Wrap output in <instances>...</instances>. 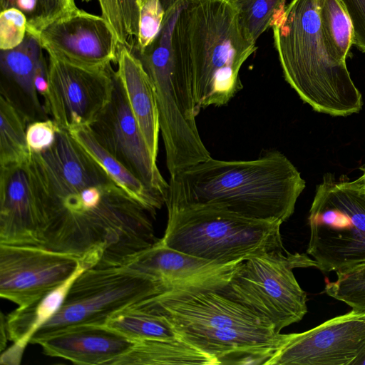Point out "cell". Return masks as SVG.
<instances>
[{
  "mask_svg": "<svg viewBox=\"0 0 365 365\" xmlns=\"http://www.w3.org/2000/svg\"><path fill=\"white\" fill-rule=\"evenodd\" d=\"M165 205L213 204L261 220H287L305 181L277 150L255 160L212 157L170 176Z\"/></svg>",
  "mask_w": 365,
  "mask_h": 365,
  "instance_id": "cell-2",
  "label": "cell"
},
{
  "mask_svg": "<svg viewBox=\"0 0 365 365\" xmlns=\"http://www.w3.org/2000/svg\"><path fill=\"white\" fill-rule=\"evenodd\" d=\"M351 365H365V346L357 356L351 361Z\"/></svg>",
  "mask_w": 365,
  "mask_h": 365,
  "instance_id": "cell-35",
  "label": "cell"
},
{
  "mask_svg": "<svg viewBox=\"0 0 365 365\" xmlns=\"http://www.w3.org/2000/svg\"><path fill=\"white\" fill-rule=\"evenodd\" d=\"M354 181L356 185L365 192V169L361 176Z\"/></svg>",
  "mask_w": 365,
  "mask_h": 365,
  "instance_id": "cell-36",
  "label": "cell"
},
{
  "mask_svg": "<svg viewBox=\"0 0 365 365\" xmlns=\"http://www.w3.org/2000/svg\"><path fill=\"white\" fill-rule=\"evenodd\" d=\"M305 253L273 250L242 261L220 292L270 323L277 333L307 312L306 292L294 268L317 267Z\"/></svg>",
  "mask_w": 365,
  "mask_h": 365,
  "instance_id": "cell-7",
  "label": "cell"
},
{
  "mask_svg": "<svg viewBox=\"0 0 365 365\" xmlns=\"http://www.w3.org/2000/svg\"><path fill=\"white\" fill-rule=\"evenodd\" d=\"M86 269L79 268L63 283L33 303L18 307L6 317L8 339L25 349L37 330L59 310L76 279Z\"/></svg>",
  "mask_w": 365,
  "mask_h": 365,
  "instance_id": "cell-20",
  "label": "cell"
},
{
  "mask_svg": "<svg viewBox=\"0 0 365 365\" xmlns=\"http://www.w3.org/2000/svg\"><path fill=\"white\" fill-rule=\"evenodd\" d=\"M106 326L133 340L182 338L163 315L133 304L115 312Z\"/></svg>",
  "mask_w": 365,
  "mask_h": 365,
  "instance_id": "cell-23",
  "label": "cell"
},
{
  "mask_svg": "<svg viewBox=\"0 0 365 365\" xmlns=\"http://www.w3.org/2000/svg\"><path fill=\"white\" fill-rule=\"evenodd\" d=\"M352 23L354 43L365 53V0H341Z\"/></svg>",
  "mask_w": 365,
  "mask_h": 365,
  "instance_id": "cell-32",
  "label": "cell"
},
{
  "mask_svg": "<svg viewBox=\"0 0 365 365\" xmlns=\"http://www.w3.org/2000/svg\"><path fill=\"white\" fill-rule=\"evenodd\" d=\"M43 353L76 364L115 365L135 341L106 325L81 324L67 327L38 341Z\"/></svg>",
  "mask_w": 365,
  "mask_h": 365,
  "instance_id": "cell-17",
  "label": "cell"
},
{
  "mask_svg": "<svg viewBox=\"0 0 365 365\" xmlns=\"http://www.w3.org/2000/svg\"><path fill=\"white\" fill-rule=\"evenodd\" d=\"M202 364L219 365L218 361L183 338L178 339H143L135 341L132 349L115 365Z\"/></svg>",
  "mask_w": 365,
  "mask_h": 365,
  "instance_id": "cell-22",
  "label": "cell"
},
{
  "mask_svg": "<svg viewBox=\"0 0 365 365\" xmlns=\"http://www.w3.org/2000/svg\"><path fill=\"white\" fill-rule=\"evenodd\" d=\"M81 264L71 254L0 244V296L19 307L28 306L63 283Z\"/></svg>",
  "mask_w": 365,
  "mask_h": 365,
  "instance_id": "cell-12",
  "label": "cell"
},
{
  "mask_svg": "<svg viewBox=\"0 0 365 365\" xmlns=\"http://www.w3.org/2000/svg\"><path fill=\"white\" fill-rule=\"evenodd\" d=\"M41 227L40 247L71 254L86 268L124 265L158 241L150 217L74 140L61 129L53 144L31 153Z\"/></svg>",
  "mask_w": 365,
  "mask_h": 365,
  "instance_id": "cell-1",
  "label": "cell"
},
{
  "mask_svg": "<svg viewBox=\"0 0 365 365\" xmlns=\"http://www.w3.org/2000/svg\"><path fill=\"white\" fill-rule=\"evenodd\" d=\"M319 18L323 34L333 56L346 63L354 43L350 16L341 0H319Z\"/></svg>",
  "mask_w": 365,
  "mask_h": 365,
  "instance_id": "cell-25",
  "label": "cell"
},
{
  "mask_svg": "<svg viewBox=\"0 0 365 365\" xmlns=\"http://www.w3.org/2000/svg\"><path fill=\"white\" fill-rule=\"evenodd\" d=\"M337 279L326 284L324 292L358 312H365V262L336 271Z\"/></svg>",
  "mask_w": 365,
  "mask_h": 365,
  "instance_id": "cell-28",
  "label": "cell"
},
{
  "mask_svg": "<svg viewBox=\"0 0 365 365\" xmlns=\"http://www.w3.org/2000/svg\"><path fill=\"white\" fill-rule=\"evenodd\" d=\"M48 55L88 68L117 63L119 42L102 16L77 9L34 35Z\"/></svg>",
  "mask_w": 365,
  "mask_h": 365,
  "instance_id": "cell-13",
  "label": "cell"
},
{
  "mask_svg": "<svg viewBox=\"0 0 365 365\" xmlns=\"http://www.w3.org/2000/svg\"><path fill=\"white\" fill-rule=\"evenodd\" d=\"M7 334L6 328V316L4 315L3 313H1V337H0V348L1 351H3L6 346V338L8 336L6 335Z\"/></svg>",
  "mask_w": 365,
  "mask_h": 365,
  "instance_id": "cell-34",
  "label": "cell"
},
{
  "mask_svg": "<svg viewBox=\"0 0 365 365\" xmlns=\"http://www.w3.org/2000/svg\"><path fill=\"white\" fill-rule=\"evenodd\" d=\"M319 0H292L273 25L274 44L285 81L314 110L347 116L362 96L346 63L332 55L323 34Z\"/></svg>",
  "mask_w": 365,
  "mask_h": 365,
  "instance_id": "cell-5",
  "label": "cell"
},
{
  "mask_svg": "<svg viewBox=\"0 0 365 365\" xmlns=\"http://www.w3.org/2000/svg\"><path fill=\"white\" fill-rule=\"evenodd\" d=\"M138 1H139L140 9L141 5L145 2V0H138Z\"/></svg>",
  "mask_w": 365,
  "mask_h": 365,
  "instance_id": "cell-37",
  "label": "cell"
},
{
  "mask_svg": "<svg viewBox=\"0 0 365 365\" xmlns=\"http://www.w3.org/2000/svg\"><path fill=\"white\" fill-rule=\"evenodd\" d=\"M41 227L29 159L0 167V244L40 247Z\"/></svg>",
  "mask_w": 365,
  "mask_h": 365,
  "instance_id": "cell-16",
  "label": "cell"
},
{
  "mask_svg": "<svg viewBox=\"0 0 365 365\" xmlns=\"http://www.w3.org/2000/svg\"><path fill=\"white\" fill-rule=\"evenodd\" d=\"M27 34L25 15L16 8L1 11L0 50H9L20 45Z\"/></svg>",
  "mask_w": 365,
  "mask_h": 365,
  "instance_id": "cell-30",
  "label": "cell"
},
{
  "mask_svg": "<svg viewBox=\"0 0 365 365\" xmlns=\"http://www.w3.org/2000/svg\"><path fill=\"white\" fill-rule=\"evenodd\" d=\"M116 75L125 90L130 108L153 157L157 160L160 123L150 78L139 58L119 45Z\"/></svg>",
  "mask_w": 365,
  "mask_h": 365,
  "instance_id": "cell-19",
  "label": "cell"
},
{
  "mask_svg": "<svg viewBox=\"0 0 365 365\" xmlns=\"http://www.w3.org/2000/svg\"><path fill=\"white\" fill-rule=\"evenodd\" d=\"M161 242L195 257L220 264L284 250L279 220L252 218L213 204L167 205Z\"/></svg>",
  "mask_w": 365,
  "mask_h": 365,
  "instance_id": "cell-6",
  "label": "cell"
},
{
  "mask_svg": "<svg viewBox=\"0 0 365 365\" xmlns=\"http://www.w3.org/2000/svg\"><path fill=\"white\" fill-rule=\"evenodd\" d=\"M156 296L152 281L128 267L86 269L71 285L59 310L37 330L30 343L71 326L106 325L117 311Z\"/></svg>",
  "mask_w": 365,
  "mask_h": 365,
  "instance_id": "cell-9",
  "label": "cell"
},
{
  "mask_svg": "<svg viewBox=\"0 0 365 365\" xmlns=\"http://www.w3.org/2000/svg\"><path fill=\"white\" fill-rule=\"evenodd\" d=\"M241 262L220 264L195 257L166 246L158 239L133 255L123 266L148 277L160 296L183 291L221 290Z\"/></svg>",
  "mask_w": 365,
  "mask_h": 365,
  "instance_id": "cell-15",
  "label": "cell"
},
{
  "mask_svg": "<svg viewBox=\"0 0 365 365\" xmlns=\"http://www.w3.org/2000/svg\"><path fill=\"white\" fill-rule=\"evenodd\" d=\"M0 167L27 161V121L4 96L0 97Z\"/></svg>",
  "mask_w": 365,
  "mask_h": 365,
  "instance_id": "cell-24",
  "label": "cell"
},
{
  "mask_svg": "<svg viewBox=\"0 0 365 365\" xmlns=\"http://www.w3.org/2000/svg\"><path fill=\"white\" fill-rule=\"evenodd\" d=\"M9 8H16L25 15L27 32L32 35L78 9L75 0H0L1 11Z\"/></svg>",
  "mask_w": 365,
  "mask_h": 365,
  "instance_id": "cell-27",
  "label": "cell"
},
{
  "mask_svg": "<svg viewBox=\"0 0 365 365\" xmlns=\"http://www.w3.org/2000/svg\"><path fill=\"white\" fill-rule=\"evenodd\" d=\"M43 50L36 37L28 32L18 46L1 50V96L17 109L28 124L49 118L35 88L36 71L45 60Z\"/></svg>",
  "mask_w": 365,
  "mask_h": 365,
  "instance_id": "cell-18",
  "label": "cell"
},
{
  "mask_svg": "<svg viewBox=\"0 0 365 365\" xmlns=\"http://www.w3.org/2000/svg\"><path fill=\"white\" fill-rule=\"evenodd\" d=\"M135 304L165 316L219 364L266 365L289 336L220 290L170 292Z\"/></svg>",
  "mask_w": 365,
  "mask_h": 365,
  "instance_id": "cell-4",
  "label": "cell"
},
{
  "mask_svg": "<svg viewBox=\"0 0 365 365\" xmlns=\"http://www.w3.org/2000/svg\"><path fill=\"white\" fill-rule=\"evenodd\" d=\"M307 254L324 272L365 262V192L355 181L324 175L309 215Z\"/></svg>",
  "mask_w": 365,
  "mask_h": 365,
  "instance_id": "cell-8",
  "label": "cell"
},
{
  "mask_svg": "<svg viewBox=\"0 0 365 365\" xmlns=\"http://www.w3.org/2000/svg\"><path fill=\"white\" fill-rule=\"evenodd\" d=\"M68 131L123 190L143 205L155 217L157 210L165 204L164 200L149 190L138 178L103 147L90 126H78Z\"/></svg>",
  "mask_w": 365,
  "mask_h": 365,
  "instance_id": "cell-21",
  "label": "cell"
},
{
  "mask_svg": "<svg viewBox=\"0 0 365 365\" xmlns=\"http://www.w3.org/2000/svg\"><path fill=\"white\" fill-rule=\"evenodd\" d=\"M90 127L101 145L165 203L169 183L149 150L116 72L110 100Z\"/></svg>",
  "mask_w": 365,
  "mask_h": 365,
  "instance_id": "cell-11",
  "label": "cell"
},
{
  "mask_svg": "<svg viewBox=\"0 0 365 365\" xmlns=\"http://www.w3.org/2000/svg\"><path fill=\"white\" fill-rule=\"evenodd\" d=\"M125 31L130 49L135 43L138 34L140 5L138 0H119Z\"/></svg>",
  "mask_w": 365,
  "mask_h": 365,
  "instance_id": "cell-33",
  "label": "cell"
},
{
  "mask_svg": "<svg viewBox=\"0 0 365 365\" xmlns=\"http://www.w3.org/2000/svg\"><path fill=\"white\" fill-rule=\"evenodd\" d=\"M240 24L246 36L256 43L272 27L285 9L286 0H232Z\"/></svg>",
  "mask_w": 365,
  "mask_h": 365,
  "instance_id": "cell-26",
  "label": "cell"
},
{
  "mask_svg": "<svg viewBox=\"0 0 365 365\" xmlns=\"http://www.w3.org/2000/svg\"><path fill=\"white\" fill-rule=\"evenodd\" d=\"M164 9L161 0H145L140 9L138 34L131 51L143 52L158 36L163 24Z\"/></svg>",
  "mask_w": 365,
  "mask_h": 365,
  "instance_id": "cell-29",
  "label": "cell"
},
{
  "mask_svg": "<svg viewBox=\"0 0 365 365\" xmlns=\"http://www.w3.org/2000/svg\"><path fill=\"white\" fill-rule=\"evenodd\" d=\"M60 129L51 118L29 123L26 133L30 152L40 153L48 149L55 142Z\"/></svg>",
  "mask_w": 365,
  "mask_h": 365,
  "instance_id": "cell-31",
  "label": "cell"
},
{
  "mask_svg": "<svg viewBox=\"0 0 365 365\" xmlns=\"http://www.w3.org/2000/svg\"><path fill=\"white\" fill-rule=\"evenodd\" d=\"M115 73L111 66L88 68L48 55L47 115L61 129L91 126L110 100Z\"/></svg>",
  "mask_w": 365,
  "mask_h": 365,
  "instance_id": "cell-10",
  "label": "cell"
},
{
  "mask_svg": "<svg viewBox=\"0 0 365 365\" xmlns=\"http://www.w3.org/2000/svg\"><path fill=\"white\" fill-rule=\"evenodd\" d=\"M365 346V312L354 310L289 334L266 365H351Z\"/></svg>",
  "mask_w": 365,
  "mask_h": 365,
  "instance_id": "cell-14",
  "label": "cell"
},
{
  "mask_svg": "<svg viewBox=\"0 0 365 365\" xmlns=\"http://www.w3.org/2000/svg\"><path fill=\"white\" fill-rule=\"evenodd\" d=\"M256 50L232 0H185L173 30V58L192 82L199 112L227 104L242 88L240 68Z\"/></svg>",
  "mask_w": 365,
  "mask_h": 365,
  "instance_id": "cell-3",
  "label": "cell"
}]
</instances>
